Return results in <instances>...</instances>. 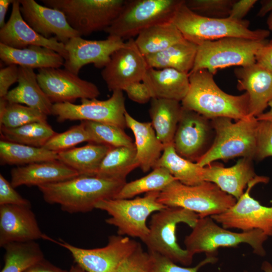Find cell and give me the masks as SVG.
Segmentation results:
<instances>
[{
	"label": "cell",
	"mask_w": 272,
	"mask_h": 272,
	"mask_svg": "<svg viewBox=\"0 0 272 272\" xmlns=\"http://www.w3.org/2000/svg\"><path fill=\"white\" fill-rule=\"evenodd\" d=\"M197 45L186 39L166 49L145 56L148 67L173 69L189 74L193 68Z\"/></svg>",
	"instance_id": "30"
},
{
	"label": "cell",
	"mask_w": 272,
	"mask_h": 272,
	"mask_svg": "<svg viewBox=\"0 0 272 272\" xmlns=\"http://www.w3.org/2000/svg\"><path fill=\"white\" fill-rule=\"evenodd\" d=\"M184 0L126 1L112 24L105 30L108 36L123 40L137 36L154 25L172 21Z\"/></svg>",
	"instance_id": "9"
},
{
	"label": "cell",
	"mask_w": 272,
	"mask_h": 272,
	"mask_svg": "<svg viewBox=\"0 0 272 272\" xmlns=\"http://www.w3.org/2000/svg\"><path fill=\"white\" fill-rule=\"evenodd\" d=\"M156 167L165 168L178 181L185 185H195L205 181V167L179 156L176 152L173 144L164 147L154 167Z\"/></svg>",
	"instance_id": "33"
},
{
	"label": "cell",
	"mask_w": 272,
	"mask_h": 272,
	"mask_svg": "<svg viewBox=\"0 0 272 272\" xmlns=\"http://www.w3.org/2000/svg\"><path fill=\"white\" fill-rule=\"evenodd\" d=\"M199 218L197 214L185 209L166 207L152 214L149 234L143 242L149 252L160 254L176 263L190 265L194 255L178 244L176 227L183 223L192 228Z\"/></svg>",
	"instance_id": "5"
},
{
	"label": "cell",
	"mask_w": 272,
	"mask_h": 272,
	"mask_svg": "<svg viewBox=\"0 0 272 272\" xmlns=\"http://www.w3.org/2000/svg\"><path fill=\"white\" fill-rule=\"evenodd\" d=\"M37 78L40 87L53 104L74 103L78 98L93 99L100 95L95 84L65 69H38Z\"/></svg>",
	"instance_id": "16"
},
{
	"label": "cell",
	"mask_w": 272,
	"mask_h": 272,
	"mask_svg": "<svg viewBox=\"0 0 272 272\" xmlns=\"http://www.w3.org/2000/svg\"><path fill=\"white\" fill-rule=\"evenodd\" d=\"M211 120L215 132L214 142L197 163L201 167L210 165L218 160L236 157L254 159L258 120L248 116L233 122L227 117Z\"/></svg>",
	"instance_id": "4"
},
{
	"label": "cell",
	"mask_w": 272,
	"mask_h": 272,
	"mask_svg": "<svg viewBox=\"0 0 272 272\" xmlns=\"http://www.w3.org/2000/svg\"><path fill=\"white\" fill-rule=\"evenodd\" d=\"M261 7L257 13L259 17H263L272 11V0H264L260 2Z\"/></svg>",
	"instance_id": "53"
},
{
	"label": "cell",
	"mask_w": 272,
	"mask_h": 272,
	"mask_svg": "<svg viewBox=\"0 0 272 272\" xmlns=\"http://www.w3.org/2000/svg\"><path fill=\"white\" fill-rule=\"evenodd\" d=\"M213 76L204 69L190 73L189 89L181 102L182 107L209 119L227 117L238 120L248 117V94L226 93L216 84Z\"/></svg>",
	"instance_id": "2"
},
{
	"label": "cell",
	"mask_w": 272,
	"mask_h": 272,
	"mask_svg": "<svg viewBox=\"0 0 272 272\" xmlns=\"http://www.w3.org/2000/svg\"><path fill=\"white\" fill-rule=\"evenodd\" d=\"M137 167L135 147L112 148L102 161L96 176L126 180L127 175Z\"/></svg>",
	"instance_id": "35"
},
{
	"label": "cell",
	"mask_w": 272,
	"mask_h": 272,
	"mask_svg": "<svg viewBox=\"0 0 272 272\" xmlns=\"http://www.w3.org/2000/svg\"><path fill=\"white\" fill-rule=\"evenodd\" d=\"M268 181V177L257 175L248 183L245 192L233 206L220 214L212 216V218L227 229H238L242 231L259 230L268 237L271 236L272 206L261 205L250 194L254 185Z\"/></svg>",
	"instance_id": "13"
},
{
	"label": "cell",
	"mask_w": 272,
	"mask_h": 272,
	"mask_svg": "<svg viewBox=\"0 0 272 272\" xmlns=\"http://www.w3.org/2000/svg\"><path fill=\"white\" fill-rule=\"evenodd\" d=\"M79 175L77 171L59 160L46 161L13 168L11 171V183L14 188L22 185L38 187Z\"/></svg>",
	"instance_id": "24"
},
{
	"label": "cell",
	"mask_w": 272,
	"mask_h": 272,
	"mask_svg": "<svg viewBox=\"0 0 272 272\" xmlns=\"http://www.w3.org/2000/svg\"><path fill=\"white\" fill-rule=\"evenodd\" d=\"M215 136L211 120L182 107L173 140L176 152L197 163L211 147Z\"/></svg>",
	"instance_id": "15"
},
{
	"label": "cell",
	"mask_w": 272,
	"mask_h": 272,
	"mask_svg": "<svg viewBox=\"0 0 272 272\" xmlns=\"http://www.w3.org/2000/svg\"><path fill=\"white\" fill-rule=\"evenodd\" d=\"M182 109L180 101L159 98L150 100L149 114L158 140L167 146L173 144Z\"/></svg>",
	"instance_id": "29"
},
{
	"label": "cell",
	"mask_w": 272,
	"mask_h": 272,
	"mask_svg": "<svg viewBox=\"0 0 272 272\" xmlns=\"http://www.w3.org/2000/svg\"><path fill=\"white\" fill-rule=\"evenodd\" d=\"M24 272H70L61 269L44 258L32 265Z\"/></svg>",
	"instance_id": "51"
},
{
	"label": "cell",
	"mask_w": 272,
	"mask_h": 272,
	"mask_svg": "<svg viewBox=\"0 0 272 272\" xmlns=\"http://www.w3.org/2000/svg\"><path fill=\"white\" fill-rule=\"evenodd\" d=\"M52 241L67 249L76 264L87 272H115L139 244L128 237L119 235L109 236L106 246L93 249L78 247L62 240Z\"/></svg>",
	"instance_id": "14"
},
{
	"label": "cell",
	"mask_w": 272,
	"mask_h": 272,
	"mask_svg": "<svg viewBox=\"0 0 272 272\" xmlns=\"http://www.w3.org/2000/svg\"><path fill=\"white\" fill-rule=\"evenodd\" d=\"M3 248L4 265L1 272H24L44 258L40 245L35 241L12 242Z\"/></svg>",
	"instance_id": "36"
},
{
	"label": "cell",
	"mask_w": 272,
	"mask_h": 272,
	"mask_svg": "<svg viewBox=\"0 0 272 272\" xmlns=\"http://www.w3.org/2000/svg\"><path fill=\"white\" fill-rule=\"evenodd\" d=\"M14 0H1L0 1V28H2L6 24L5 17L9 5L12 4Z\"/></svg>",
	"instance_id": "52"
},
{
	"label": "cell",
	"mask_w": 272,
	"mask_h": 272,
	"mask_svg": "<svg viewBox=\"0 0 272 272\" xmlns=\"http://www.w3.org/2000/svg\"><path fill=\"white\" fill-rule=\"evenodd\" d=\"M69 271L70 272H87L77 264L72 265Z\"/></svg>",
	"instance_id": "56"
},
{
	"label": "cell",
	"mask_w": 272,
	"mask_h": 272,
	"mask_svg": "<svg viewBox=\"0 0 272 272\" xmlns=\"http://www.w3.org/2000/svg\"><path fill=\"white\" fill-rule=\"evenodd\" d=\"M261 269L264 272H272V264L267 261H264L261 266ZM244 272H248L244 270Z\"/></svg>",
	"instance_id": "55"
},
{
	"label": "cell",
	"mask_w": 272,
	"mask_h": 272,
	"mask_svg": "<svg viewBox=\"0 0 272 272\" xmlns=\"http://www.w3.org/2000/svg\"><path fill=\"white\" fill-rule=\"evenodd\" d=\"M1 140L35 147H43L56 132L47 122H36L18 127H0Z\"/></svg>",
	"instance_id": "37"
},
{
	"label": "cell",
	"mask_w": 272,
	"mask_h": 272,
	"mask_svg": "<svg viewBox=\"0 0 272 272\" xmlns=\"http://www.w3.org/2000/svg\"><path fill=\"white\" fill-rule=\"evenodd\" d=\"M54 160H58L57 153L44 147H35L3 140L0 141L1 165L20 166Z\"/></svg>",
	"instance_id": "34"
},
{
	"label": "cell",
	"mask_w": 272,
	"mask_h": 272,
	"mask_svg": "<svg viewBox=\"0 0 272 272\" xmlns=\"http://www.w3.org/2000/svg\"><path fill=\"white\" fill-rule=\"evenodd\" d=\"M253 159L241 158L229 167L221 164H210L205 167L203 179L212 182L222 191L237 200L244 193V189L257 175L252 164Z\"/></svg>",
	"instance_id": "23"
},
{
	"label": "cell",
	"mask_w": 272,
	"mask_h": 272,
	"mask_svg": "<svg viewBox=\"0 0 272 272\" xmlns=\"http://www.w3.org/2000/svg\"><path fill=\"white\" fill-rule=\"evenodd\" d=\"M255 61L272 74V40L259 49L255 55Z\"/></svg>",
	"instance_id": "50"
},
{
	"label": "cell",
	"mask_w": 272,
	"mask_h": 272,
	"mask_svg": "<svg viewBox=\"0 0 272 272\" xmlns=\"http://www.w3.org/2000/svg\"><path fill=\"white\" fill-rule=\"evenodd\" d=\"M19 1L24 20L43 37L48 39L55 37L65 44L71 38L80 36L61 11L40 5L34 0Z\"/></svg>",
	"instance_id": "21"
},
{
	"label": "cell",
	"mask_w": 272,
	"mask_h": 272,
	"mask_svg": "<svg viewBox=\"0 0 272 272\" xmlns=\"http://www.w3.org/2000/svg\"><path fill=\"white\" fill-rule=\"evenodd\" d=\"M152 257L154 272H198L202 266L217 262V256H206L194 267L179 266L168 258L160 254L149 252Z\"/></svg>",
	"instance_id": "44"
},
{
	"label": "cell",
	"mask_w": 272,
	"mask_h": 272,
	"mask_svg": "<svg viewBox=\"0 0 272 272\" xmlns=\"http://www.w3.org/2000/svg\"><path fill=\"white\" fill-rule=\"evenodd\" d=\"M143 82L148 87L152 98L180 102L186 96L190 85L189 74L173 69L148 67Z\"/></svg>",
	"instance_id": "25"
},
{
	"label": "cell",
	"mask_w": 272,
	"mask_h": 272,
	"mask_svg": "<svg viewBox=\"0 0 272 272\" xmlns=\"http://www.w3.org/2000/svg\"><path fill=\"white\" fill-rule=\"evenodd\" d=\"M19 66L10 64L0 70V98H4L11 85L18 82Z\"/></svg>",
	"instance_id": "48"
},
{
	"label": "cell",
	"mask_w": 272,
	"mask_h": 272,
	"mask_svg": "<svg viewBox=\"0 0 272 272\" xmlns=\"http://www.w3.org/2000/svg\"><path fill=\"white\" fill-rule=\"evenodd\" d=\"M172 22L184 38L198 45L205 41L228 37L263 40L270 32L265 29L251 30L249 22L230 17L213 18L202 16L191 11L183 3L175 14Z\"/></svg>",
	"instance_id": "3"
},
{
	"label": "cell",
	"mask_w": 272,
	"mask_h": 272,
	"mask_svg": "<svg viewBox=\"0 0 272 272\" xmlns=\"http://www.w3.org/2000/svg\"><path fill=\"white\" fill-rule=\"evenodd\" d=\"M111 148L106 145L90 143L58 152V160L80 175L96 176L102 161Z\"/></svg>",
	"instance_id": "31"
},
{
	"label": "cell",
	"mask_w": 272,
	"mask_h": 272,
	"mask_svg": "<svg viewBox=\"0 0 272 272\" xmlns=\"http://www.w3.org/2000/svg\"><path fill=\"white\" fill-rule=\"evenodd\" d=\"M148 69L145 56L131 38L111 54L101 76L109 91H122L131 83L143 81Z\"/></svg>",
	"instance_id": "17"
},
{
	"label": "cell",
	"mask_w": 272,
	"mask_h": 272,
	"mask_svg": "<svg viewBox=\"0 0 272 272\" xmlns=\"http://www.w3.org/2000/svg\"><path fill=\"white\" fill-rule=\"evenodd\" d=\"M81 103H54L52 115L59 122L66 120L91 121L114 125L124 129L126 126L125 98L121 90L112 92L105 100L82 99Z\"/></svg>",
	"instance_id": "12"
},
{
	"label": "cell",
	"mask_w": 272,
	"mask_h": 272,
	"mask_svg": "<svg viewBox=\"0 0 272 272\" xmlns=\"http://www.w3.org/2000/svg\"><path fill=\"white\" fill-rule=\"evenodd\" d=\"M18 84L4 98L8 102L25 104L46 115L52 113L53 103L38 84L34 69L19 66Z\"/></svg>",
	"instance_id": "27"
},
{
	"label": "cell",
	"mask_w": 272,
	"mask_h": 272,
	"mask_svg": "<svg viewBox=\"0 0 272 272\" xmlns=\"http://www.w3.org/2000/svg\"><path fill=\"white\" fill-rule=\"evenodd\" d=\"M122 91L131 100L139 104H146L152 98L148 87L143 81L131 83Z\"/></svg>",
	"instance_id": "47"
},
{
	"label": "cell",
	"mask_w": 272,
	"mask_h": 272,
	"mask_svg": "<svg viewBox=\"0 0 272 272\" xmlns=\"http://www.w3.org/2000/svg\"><path fill=\"white\" fill-rule=\"evenodd\" d=\"M237 88L249 97V116L263 113L272 100V74L256 63L235 69Z\"/></svg>",
	"instance_id": "22"
},
{
	"label": "cell",
	"mask_w": 272,
	"mask_h": 272,
	"mask_svg": "<svg viewBox=\"0 0 272 272\" xmlns=\"http://www.w3.org/2000/svg\"><path fill=\"white\" fill-rule=\"evenodd\" d=\"M176 180L165 168L156 167L147 175L126 182L113 198L129 199L143 193L160 192Z\"/></svg>",
	"instance_id": "38"
},
{
	"label": "cell",
	"mask_w": 272,
	"mask_h": 272,
	"mask_svg": "<svg viewBox=\"0 0 272 272\" xmlns=\"http://www.w3.org/2000/svg\"><path fill=\"white\" fill-rule=\"evenodd\" d=\"M5 205L31 207L30 201L23 197L0 174V206Z\"/></svg>",
	"instance_id": "46"
},
{
	"label": "cell",
	"mask_w": 272,
	"mask_h": 272,
	"mask_svg": "<svg viewBox=\"0 0 272 272\" xmlns=\"http://www.w3.org/2000/svg\"><path fill=\"white\" fill-rule=\"evenodd\" d=\"M158 200L167 207H180L193 212L201 218L224 212L237 199L211 182L187 185L176 180L160 192Z\"/></svg>",
	"instance_id": "7"
},
{
	"label": "cell",
	"mask_w": 272,
	"mask_h": 272,
	"mask_svg": "<svg viewBox=\"0 0 272 272\" xmlns=\"http://www.w3.org/2000/svg\"><path fill=\"white\" fill-rule=\"evenodd\" d=\"M126 180L79 175L63 181L38 186L45 202L59 205L70 214L87 213L104 199L113 198Z\"/></svg>",
	"instance_id": "1"
},
{
	"label": "cell",
	"mask_w": 272,
	"mask_h": 272,
	"mask_svg": "<svg viewBox=\"0 0 272 272\" xmlns=\"http://www.w3.org/2000/svg\"><path fill=\"white\" fill-rule=\"evenodd\" d=\"M83 142L95 144L94 137L86 129L83 121H81L80 124L72 126L63 132H56L43 147L58 153L72 149Z\"/></svg>",
	"instance_id": "41"
},
{
	"label": "cell",
	"mask_w": 272,
	"mask_h": 272,
	"mask_svg": "<svg viewBox=\"0 0 272 272\" xmlns=\"http://www.w3.org/2000/svg\"><path fill=\"white\" fill-rule=\"evenodd\" d=\"M192 229L184 244L193 255L205 253L206 256H217L219 247H237L241 243L249 244L258 255L266 254L263 244L268 237L261 230L232 232L219 226L211 217L199 218Z\"/></svg>",
	"instance_id": "6"
},
{
	"label": "cell",
	"mask_w": 272,
	"mask_h": 272,
	"mask_svg": "<svg viewBox=\"0 0 272 272\" xmlns=\"http://www.w3.org/2000/svg\"><path fill=\"white\" fill-rule=\"evenodd\" d=\"M256 2V0L235 1L231 7L229 17L242 20Z\"/></svg>",
	"instance_id": "49"
},
{
	"label": "cell",
	"mask_w": 272,
	"mask_h": 272,
	"mask_svg": "<svg viewBox=\"0 0 272 272\" xmlns=\"http://www.w3.org/2000/svg\"><path fill=\"white\" fill-rule=\"evenodd\" d=\"M125 117L127 127L134 136L136 159L144 172L153 169L160 158L165 146L158 140L151 122L139 121L126 111Z\"/></svg>",
	"instance_id": "26"
},
{
	"label": "cell",
	"mask_w": 272,
	"mask_h": 272,
	"mask_svg": "<svg viewBox=\"0 0 272 272\" xmlns=\"http://www.w3.org/2000/svg\"><path fill=\"white\" fill-rule=\"evenodd\" d=\"M0 58L7 65L34 69L59 68L65 59L59 53L48 48L29 46L23 49L8 46L0 43Z\"/></svg>",
	"instance_id": "28"
},
{
	"label": "cell",
	"mask_w": 272,
	"mask_h": 272,
	"mask_svg": "<svg viewBox=\"0 0 272 272\" xmlns=\"http://www.w3.org/2000/svg\"><path fill=\"white\" fill-rule=\"evenodd\" d=\"M272 156V121H258L254 159Z\"/></svg>",
	"instance_id": "45"
},
{
	"label": "cell",
	"mask_w": 272,
	"mask_h": 272,
	"mask_svg": "<svg viewBox=\"0 0 272 272\" xmlns=\"http://www.w3.org/2000/svg\"><path fill=\"white\" fill-rule=\"evenodd\" d=\"M115 272H154L151 253L143 250L139 243L135 249L126 257Z\"/></svg>",
	"instance_id": "43"
},
{
	"label": "cell",
	"mask_w": 272,
	"mask_h": 272,
	"mask_svg": "<svg viewBox=\"0 0 272 272\" xmlns=\"http://www.w3.org/2000/svg\"><path fill=\"white\" fill-rule=\"evenodd\" d=\"M47 115L40 111L0 98V127H18L36 122H47Z\"/></svg>",
	"instance_id": "39"
},
{
	"label": "cell",
	"mask_w": 272,
	"mask_h": 272,
	"mask_svg": "<svg viewBox=\"0 0 272 272\" xmlns=\"http://www.w3.org/2000/svg\"><path fill=\"white\" fill-rule=\"evenodd\" d=\"M266 42L265 40L239 37L203 42L197 45L194 63L190 73L204 69L214 75L219 69L252 65L256 63L257 51Z\"/></svg>",
	"instance_id": "10"
},
{
	"label": "cell",
	"mask_w": 272,
	"mask_h": 272,
	"mask_svg": "<svg viewBox=\"0 0 272 272\" xmlns=\"http://www.w3.org/2000/svg\"><path fill=\"white\" fill-rule=\"evenodd\" d=\"M83 121L86 129L94 137L95 144L119 147H135L134 143L122 129L118 126L91 121Z\"/></svg>",
	"instance_id": "40"
},
{
	"label": "cell",
	"mask_w": 272,
	"mask_h": 272,
	"mask_svg": "<svg viewBox=\"0 0 272 272\" xmlns=\"http://www.w3.org/2000/svg\"><path fill=\"white\" fill-rule=\"evenodd\" d=\"M122 39L108 36L104 40H90L81 36L71 38L64 45L68 53L64 69L78 75L85 65L92 63L97 68H104L110 60L111 54L124 45Z\"/></svg>",
	"instance_id": "18"
},
{
	"label": "cell",
	"mask_w": 272,
	"mask_h": 272,
	"mask_svg": "<svg viewBox=\"0 0 272 272\" xmlns=\"http://www.w3.org/2000/svg\"><path fill=\"white\" fill-rule=\"evenodd\" d=\"M159 193L150 192L133 199H106L98 202L95 209L110 216L105 221L117 228L118 235L138 238L144 242L149 232L148 218L167 207L158 201Z\"/></svg>",
	"instance_id": "8"
},
{
	"label": "cell",
	"mask_w": 272,
	"mask_h": 272,
	"mask_svg": "<svg viewBox=\"0 0 272 272\" xmlns=\"http://www.w3.org/2000/svg\"><path fill=\"white\" fill-rule=\"evenodd\" d=\"M234 0H184L186 6L199 15L225 18L229 16Z\"/></svg>",
	"instance_id": "42"
},
{
	"label": "cell",
	"mask_w": 272,
	"mask_h": 272,
	"mask_svg": "<svg viewBox=\"0 0 272 272\" xmlns=\"http://www.w3.org/2000/svg\"><path fill=\"white\" fill-rule=\"evenodd\" d=\"M45 6L61 11L80 36L105 31L116 18L125 0H42Z\"/></svg>",
	"instance_id": "11"
},
{
	"label": "cell",
	"mask_w": 272,
	"mask_h": 272,
	"mask_svg": "<svg viewBox=\"0 0 272 272\" xmlns=\"http://www.w3.org/2000/svg\"><path fill=\"white\" fill-rule=\"evenodd\" d=\"M185 39L172 21L150 26L138 34L134 41L146 56L162 51Z\"/></svg>",
	"instance_id": "32"
},
{
	"label": "cell",
	"mask_w": 272,
	"mask_h": 272,
	"mask_svg": "<svg viewBox=\"0 0 272 272\" xmlns=\"http://www.w3.org/2000/svg\"><path fill=\"white\" fill-rule=\"evenodd\" d=\"M270 109L258 116L256 118L258 121H272V100L268 103Z\"/></svg>",
	"instance_id": "54"
},
{
	"label": "cell",
	"mask_w": 272,
	"mask_h": 272,
	"mask_svg": "<svg viewBox=\"0 0 272 272\" xmlns=\"http://www.w3.org/2000/svg\"><path fill=\"white\" fill-rule=\"evenodd\" d=\"M8 21L0 29V43L8 46L23 49L29 46L49 48L60 54L65 60L68 53L65 45L55 37L46 38L36 32L24 20L20 12L19 0H14Z\"/></svg>",
	"instance_id": "20"
},
{
	"label": "cell",
	"mask_w": 272,
	"mask_h": 272,
	"mask_svg": "<svg viewBox=\"0 0 272 272\" xmlns=\"http://www.w3.org/2000/svg\"><path fill=\"white\" fill-rule=\"evenodd\" d=\"M51 241L41 231L31 207L0 206V246L38 239Z\"/></svg>",
	"instance_id": "19"
},
{
	"label": "cell",
	"mask_w": 272,
	"mask_h": 272,
	"mask_svg": "<svg viewBox=\"0 0 272 272\" xmlns=\"http://www.w3.org/2000/svg\"><path fill=\"white\" fill-rule=\"evenodd\" d=\"M267 24L269 29L272 31V13L267 19Z\"/></svg>",
	"instance_id": "57"
}]
</instances>
